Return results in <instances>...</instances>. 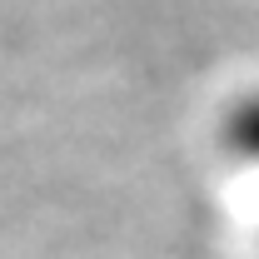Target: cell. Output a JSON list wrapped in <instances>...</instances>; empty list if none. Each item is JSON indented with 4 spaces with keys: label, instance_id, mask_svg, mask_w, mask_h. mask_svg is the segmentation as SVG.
I'll list each match as a JSON object with an SVG mask.
<instances>
[{
    "label": "cell",
    "instance_id": "1",
    "mask_svg": "<svg viewBox=\"0 0 259 259\" xmlns=\"http://www.w3.org/2000/svg\"><path fill=\"white\" fill-rule=\"evenodd\" d=\"M225 145L239 155V160L259 164V95H244L225 115Z\"/></svg>",
    "mask_w": 259,
    "mask_h": 259
}]
</instances>
